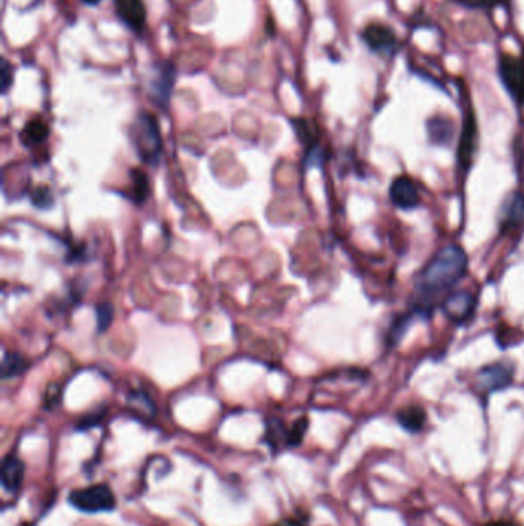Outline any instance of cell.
<instances>
[{
	"label": "cell",
	"instance_id": "1",
	"mask_svg": "<svg viewBox=\"0 0 524 526\" xmlns=\"http://www.w3.org/2000/svg\"><path fill=\"white\" fill-rule=\"evenodd\" d=\"M468 256L458 245H448L426 263L412 291L411 316H429L437 303L445 300L455 285L465 278Z\"/></svg>",
	"mask_w": 524,
	"mask_h": 526
},
{
	"label": "cell",
	"instance_id": "2",
	"mask_svg": "<svg viewBox=\"0 0 524 526\" xmlns=\"http://www.w3.org/2000/svg\"><path fill=\"white\" fill-rule=\"evenodd\" d=\"M68 501L76 510L86 512V514L113 511L116 508V496H114L113 490L105 483H95V485L71 491Z\"/></svg>",
	"mask_w": 524,
	"mask_h": 526
},
{
	"label": "cell",
	"instance_id": "3",
	"mask_svg": "<svg viewBox=\"0 0 524 526\" xmlns=\"http://www.w3.org/2000/svg\"><path fill=\"white\" fill-rule=\"evenodd\" d=\"M499 77L514 104L517 106L524 105V55L501 53L499 59Z\"/></svg>",
	"mask_w": 524,
	"mask_h": 526
},
{
	"label": "cell",
	"instance_id": "4",
	"mask_svg": "<svg viewBox=\"0 0 524 526\" xmlns=\"http://www.w3.org/2000/svg\"><path fill=\"white\" fill-rule=\"evenodd\" d=\"M361 39L369 51L385 59H391L401 50L400 39L396 31L380 22H372L365 26L361 31Z\"/></svg>",
	"mask_w": 524,
	"mask_h": 526
},
{
	"label": "cell",
	"instance_id": "5",
	"mask_svg": "<svg viewBox=\"0 0 524 526\" xmlns=\"http://www.w3.org/2000/svg\"><path fill=\"white\" fill-rule=\"evenodd\" d=\"M134 133H136V147L139 149V155L146 162L157 160L160 149H162V137H160L157 120L154 119V116L142 113L134 125Z\"/></svg>",
	"mask_w": 524,
	"mask_h": 526
},
{
	"label": "cell",
	"instance_id": "6",
	"mask_svg": "<svg viewBox=\"0 0 524 526\" xmlns=\"http://www.w3.org/2000/svg\"><path fill=\"white\" fill-rule=\"evenodd\" d=\"M514 365L509 362H495L481 368L475 376V387L483 394L490 396L492 392L509 388L514 382Z\"/></svg>",
	"mask_w": 524,
	"mask_h": 526
},
{
	"label": "cell",
	"instance_id": "7",
	"mask_svg": "<svg viewBox=\"0 0 524 526\" xmlns=\"http://www.w3.org/2000/svg\"><path fill=\"white\" fill-rule=\"evenodd\" d=\"M475 296L469 289L452 291L441 303V309L450 322L465 323L472 319L475 311Z\"/></svg>",
	"mask_w": 524,
	"mask_h": 526
},
{
	"label": "cell",
	"instance_id": "8",
	"mask_svg": "<svg viewBox=\"0 0 524 526\" xmlns=\"http://www.w3.org/2000/svg\"><path fill=\"white\" fill-rule=\"evenodd\" d=\"M475 144H477V119H475L474 109L468 100V106L465 109V122H463V131H461L460 145H458V165L461 169L468 171L474 156Z\"/></svg>",
	"mask_w": 524,
	"mask_h": 526
},
{
	"label": "cell",
	"instance_id": "9",
	"mask_svg": "<svg viewBox=\"0 0 524 526\" xmlns=\"http://www.w3.org/2000/svg\"><path fill=\"white\" fill-rule=\"evenodd\" d=\"M392 204L400 209H414L420 205V191L416 182L408 176H398L389 188Z\"/></svg>",
	"mask_w": 524,
	"mask_h": 526
},
{
	"label": "cell",
	"instance_id": "10",
	"mask_svg": "<svg viewBox=\"0 0 524 526\" xmlns=\"http://www.w3.org/2000/svg\"><path fill=\"white\" fill-rule=\"evenodd\" d=\"M116 13L125 25L142 33L146 24V8L142 0H114Z\"/></svg>",
	"mask_w": 524,
	"mask_h": 526
},
{
	"label": "cell",
	"instance_id": "11",
	"mask_svg": "<svg viewBox=\"0 0 524 526\" xmlns=\"http://www.w3.org/2000/svg\"><path fill=\"white\" fill-rule=\"evenodd\" d=\"M524 218V196L519 191H514L508 196L505 204L499 209V231L506 233L517 228Z\"/></svg>",
	"mask_w": 524,
	"mask_h": 526
},
{
	"label": "cell",
	"instance_id": "12",
	"mask_svg": "<svg viewBox=\"0 0 524 526\" xmlns=\"http://www.w3.org/2000/svg\"><path fill=\"white\" fill-rule=\"evenodd\" d=\"M176 80V68L173 64H160L156 71V77L151 82V96L158 105L168 104Z\"/></svg>",
	"mask_w": 524,
	"mask_h": 526
},
{
	"label": "cell",
	"instance_id": "13",
	"mask_svg": "<svg viewBox=\"0 0 524 526\" xmlns=\"http://www.w3.org/2000/svg\"><path fill=\"white\" fill-rule=\"evenodd\" d=\"M2 485L8 492L19 491L25 476V465L20 460L19 457L15 454L5 457V460L2 462Z\"/></svg>",
	"mask_w": 524,
	"mask_h": 526
},
{
	"label": "cell",
	"instance_id": "14",
	"mask_svg": "<svg viewBox=\"0 0 524 526\" xmlns=\"http://www.w3.org/2000/svg\"><path fill=\"white\" fill-rule=\"evenodd\" d=\"M426 420H428V414H426L425 408L418 407V405H408L397 412L398 425L405 431L412 432V434L423 431Z\"/></svg>",
	"mask_w": 524,
	"mask_h": 526
},
{
	"label": "cell",
	"instance_id": "15",
	"mask_svg": "<svg viewBox=\"0 0 524 526\" xmlns=\"http://www.w3.org/2000/svg\"><path fill=\"white\" fill-rule=\"evenodd\" d=\"M430 142L437 145H448L454 136V124L445 116H434L426 124Z\"/></svg>",
	"mask_w": 524,
	"mask_h": 526
},
{
	"label": "cell",
	"instance_id": "16",
	"mask_svg": "<svg viewBox=\"0 0 524 526\" xmlns=\"http://www.w3.org/2000/svg\"><path fill=\"white\" fill-rule=\"evenodd\" d=\"M48 133H50V129L44 120L33 119L25 125V128L22 131V140L25 145H37L48 137Z\"/></svg>",
	"mask_w": 524,
	"mask_h": 526
},
{
	"label": "cell",
	"instance_id": "17",
	"mask_svg": "<svg viewBox=\"0 0 524 526\" xmlns=\"http://www.w3.org/2000/svg\"><path fill=\"white\" fill-rule=\"evenodd\" d=\"M25 369V358H22L20 354L15 353L6 354L5 359H4V363H2V374H4V379L19 376V374H22Z\"/></svg>",
	"mask_w": 524,
	"mask_h": 526
},
{
	"label": "cell",
	"instance_id": "18",
	"mask_svg": "<svg viewBox=\"0 0 524 526\" xmlns=\"http://www.w3.org/2000/svg\"><path fill=\"white\" fill-rule=\"evenodd\" d=\"M131 180H133L134 200L142 204L148 196V179L146 174L142 169H133L131 171Z\"/></svg>",
	"mask_w": 524,
	"mask_h": 526
},
{
	"label": "cell",
	"instance_id": "19",
	"mask_svg": "<svg viewBox=\"0 0 524 526\" xmlns=\"http://www.w3.org/2000/svg\"><path fill=\"white\" fill-rule=\"evenodd\" d=\"M454 2L465 6L468 10L492 11L499 6L505 5L508 0H454Z\"/></svg>",
	"mask_w": 524,
	"mask_h": 526
},
{
	"label": "cell",
	"instance_id": "20",
	"mask_svg": "<svg viewBox=\"0 0 524 526\" xmlns=\"http://www.w3.org/2000/svg\"><path fill=\"white\" fill-rule=\"evenodd\" d=\"M96 316H97V329H99L100 333H104L113 322V305L109 302L99 303L97 309H96Z\"/></svg>",
	"mask_w": 524,
	"mask_h": 526
},
{
	"label": "cell",
	"instance_id": "21",
	"mask_svg": "<svg viewBox=\"0 0 524 526\" xmlns=\"http://www.w3.org/2000/svg\"><path fill=\"white\" fill-rule=\"evenodd\" d=\"M307 419L302 418L298 419L297 422L292 425L291 430H287V445L289 447H297L303 442L305 439V434H307Z\"/></svg>",
	"mask_w": 524,
	"mask_h": 526
},
{
	"label": "cell",
	"instance_id": "22",
	"mask_svg": "<svg viewBox=\"0 0 524 526\" xmlns=\"http://www.w3.org/2000/svg\"><path fill=\"white\" fill-rule=\"evenodd\" d=\"M31 199H33V204L39 208H50L53 205V196H51L50 188H46V187L35 188Z\"/></svg>",
	"mask_w": 524,
	"mask_h": 526
},
{
	"label": "cell",
	"instance_id": "23",
	"mask_svg": "<svg viewBox=\"0 0 524 526\" xmlns=\"http://www.w3.org/2000/svg\"><path fill=\"white\" fill-rule=\"evenodd\" d=\"M2 93H6V90L10 88L11 79H13V75H11V65L8 64V60H2Z\"/></svg>",
	"mask_w": 524,
	"mask_h": 526
},
{
	"label": "cell",
	"instance_id": "24",
	"mask_svg": "<svg viewBox=\"0 0 524 526\" xmlns=\"http://www.w3.org/2000/svg\"><path fill=\"white\" fill-rule=\"evenodd\" d=\"M105 412H96L95 416H88V418H85L82 422H80V428H89L93 427V425H97L100 422V419L104 416Z\"/></svg>",
	"mask_w": 524,
	"mask_h": 526
},
{
	"label": "cell",
	"instance_id": "25",
	"mask_svg": "<svg viewBox=\"0 0 524 526\" xmlns=\"http://www.w3.org/2000/svg\"><path fill=\"white\" fill-rule=\"evenodd\" d=\"M271 526H303L300 521H296V519H291V517H287V519H280V521H276V523H272Z\"/></svg>",
	"mask_w": 524,
	"mask_h": 526
},
{
	"label": "cell",
	"instance_id": "26",
	"mask_svg": "<svg viewBox=\"0 0 524 526\" xmlns=\"http://www.w3.org/2000/svg\"><path fill=\"white\" fill-rule=\"evenodd\" d=\"M483 526H521L519 523L514 521H505V519H501V521H488Z\"/></svg>",
	"mask_w": 524,
	"mask_h": 526
},
{
	"label": "cell",
	"instance_id": "27",
	"mask_svg": "<svg viewBox=\"0 0 524 526\" xmlns=\"http://www.w3.org/2000/svg\"><path fill=\"white\" fill-rule=\"evenodd\" d=\"M82 2H84V4H86V5H97V4H99V2H102V0H82Z\"/></svg>",
	"mask_w": 524,
	"mask_h": 526
}]
</instances>
